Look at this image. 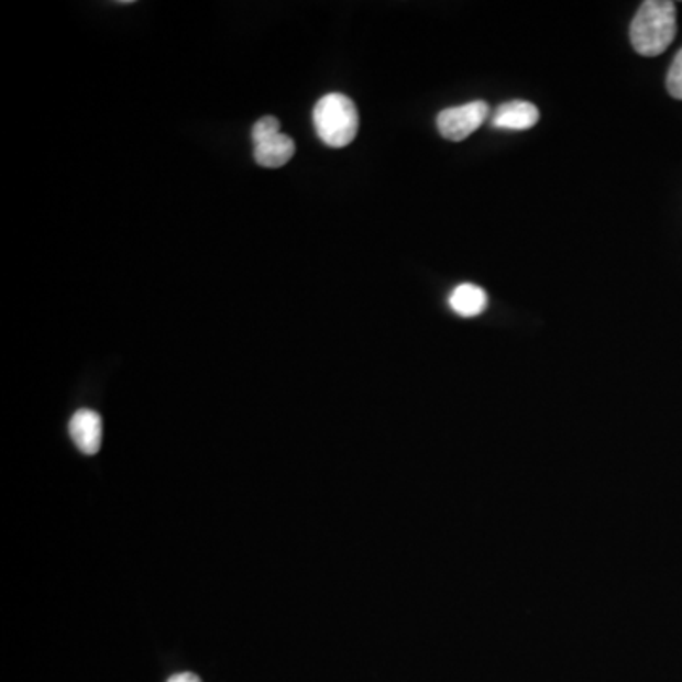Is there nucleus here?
Returning a JSON list of instances; mask_svg holds the SVG:
<instances>
[{"label":"nucleus","mask_w":682,"mask_h":682,"mask_svg":"<svg viewBox=\"0 0 682 682\" xmlns=\"http://www.w3.org/2000/svg\"><path fill=\"white\" fill-rule=\"evenodd\" d=\"M540 112L532 102L510 101L501 105L493 114V128L497 130H531L539 122Z\"/></svg>","instance_id":"5"},{"label":"nucleus","mask_w":682,"mask_h":682,"mask_svg":"<svg viewBox=\"0 0 682 682\" xmlns=\"http://www.w3.org/2000/svg\"><path fill=\"white\" fill-rule=\"evenodd\" d=\"M450 306L461 317H476V315L484 314L487 307V294L484 288L464 283L451 293Z\"/></svg>","instance_id":"7"},{"label":"nucleus","mask_w":682,"mask_h":682,"mask_svg":"<svg viewBox=\"0 0 682 682\" xmlns=\"http://www.w3.org/2000/svg\"><path fill=\"white\" fill-rule=\"evenodd\" d=\"M294 152H296V144L285 133H277L262 143L254 144L256 164L270 167V169L287 165L293 160Z\"/></svg>","instance_id":"6"},{"label":"nucleus","mask_w":682,"mask_h":682,"mask_svg":"<svg viewBox=\"0 0 682 682\" xmlns=\"http://www.w3.org/2000/svg\"><path fill=\"white\" fill-rule=\"evenodd\" d=\"M490 117V107L484 101H472L461 107H451L438 114L437 125L440 135L448 141L459 143L474 131Z\"/></svg>","instance_id":"3"},{"label":"nucleus","mask_w":682,"mask_h":682,"mask_svg":"<svg viewBox=\"0 0 682 682\" xmlns=\"http://www.w3.org/2000/svg\"><path fill=\"white\" fill-rule=\"evenodd\" d=\"M277 133H280V123L277 118H260L258 122L254 123L253 143H262V141H266V139H270V136L273 135H277Z\"/></svg>","instance_id":"8"},{"label":"nucleus","mask_w":682,"mask_h":682,"mask_svg":"<svg viewBox=\"0 0 682 682\" xmlns=\"http://www.w3.org/2000/svg\"><path fill=\"white\" fill-rule=\"evenodd\" d=\"M68 432L78 450L86 455H94L99 451L102 442L101 416L94 409H78L68 424Z\"/></svg>","instance_id":"4"},{"label":"nucleus","mask_w":682,"mask_h":682,"mask_svg":"<svg viewBox=\"0 0 682 682\" xmlns=\"http://www.w3.org/2000/svg\"><path fill=\"white\" fill-rule=\"evenodd\" d=\"M676 34V8L669 0H647L631 21L629 38L637 54L656 57L671 46Z\"/></svg>","instance_id":"1"},{"label":"nucleus","mask_w":682,"mask_h":682,"mask_svg":"<svg viewBox=\"0 0 682 682\" xmlns=\"http://www.w3.org/2000/svg\"><path fill=\"white\" fill-rule=\"evenodd\" d=\"M668 89L671 96L682 101V50L671 63L668 73Z\"/></svg>","instance_id":"9"},{"label":"nucleus","mask_w":682,"mask_h":682,"mask_svg":"<svg viewBox=\"0 0 682 682\" xmlns=\"http://www.w3.org/2000/svg\"><path fill=\"white\" fill-rule=\"evenodd\" d=\"M314 123L322 143L343 148L353 143L359 133V110L348 96L328 94L315 105Z\"/></svg>","instance_id":"2"},{"label":"nucleus","mask_w":682,"mask_h":682,"mask_svg":"<svg viewBox=\"0 0 682 682\" xmlns=\"http://www.w3.org/2000/svg\"><path fill=\"white\" fill-rule=\"evenodd\" d=\"M167 682H201L199 681L198 675H194V673H178V675L170 676Z\"/></svg>","instance_id":"10"}]
</instances>
